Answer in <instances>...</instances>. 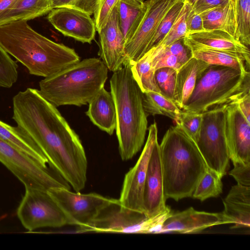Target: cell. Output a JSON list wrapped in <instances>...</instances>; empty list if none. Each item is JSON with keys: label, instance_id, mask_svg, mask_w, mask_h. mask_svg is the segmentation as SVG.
Segmentation results:
<instances>
[{"label": "cell", "instance_id": "cell-1", "mask_svg": "<svg viewBox=\"0 0 250 250\" xmlns=\"http://www.w3.org/2000/svg\"><path fill=\"white\" fill-rule=\"evenodd\" d=\"M12 103V119L40 148L51 169L75 191L83 189L87 171L84 149L57 107L33 88L19 91Z\"/></svg>", "mask_w": 250, "mask_h": 250}, {"label": "cell", "instance_id": "cell-2", "mask_svg": "<svg viewBox=\"0 0 250 250\" xmlns=\"http://www.w3.org/2000/svg\"><path fill=\"white\" fill-rule=\"evenodd\" d=\"M0 44L37 76L49 77L80 61L74 49L38 33L26 21L0 25Z\"/></svg>", "mask_w": 250, "mask_h": 250}, {"label": "cell", "instance_id": "cell-3", "mask_svg": "<svg viewBox=\"0 0 250 250\" xmlns=\"http://www.w3.org/2000/svg\"><path fill=\"white\" fill-rule=\"evenodd\" d=\"M159 147L166 199L191 197L207 168L196 143L176 125L166 131Z\"/></svg>", "mask_w": 250, "mask_h": 250}, {"label": "cell", "instance_id": "cell-4", "mask_svg": "<svg viewBox=\"0 0 250 250\" xmlns=\"http://www.w3.org/2000/svg\"><path fill=\"white\" fill-rule=\"evenodd\" d=\"M130 62L113 72L110 80L117 115L116 134L123 161H127L141 149L147 129V114L142 91L133 77Z\"/></svg>", "mask_w": 250, "mask_h": 250}, {"label": "cell", "instance_id": "cell-5", "mask_svg": "<svg viewBox=\"0 0 250 250\" xmlns=\"http://www.w3.org/2000/svg\"><path fill=\"white\" fill-rule=\"evenodd\" d=\"M108 68L101 59L80 61L39 83L41 95L58 107L85 105L104 87Z\"/></svg>", "mask_w": 250, "mask_h": 250}, {"label": "cell", "instance_id": "cell-6", "mask_svg": "<svg viewBox=\"0 0 250 250\" xmlns=\"http://www.w3.org/2000/svg\"><path fill=\"white\" fill-rule=\"evenodd\" d=\"M250 71L210 65L198 80L182 110L202 113L250 92Z\"/></svg>", "mask_w": 250, "mask_h": 250}, {"label": "cell", "instance_id": "cell-7", "mask_svg": "<svg viewBox=\"0 0 250 250\" xmlns=\"http://www.w3.org/2000/svg\"><path fill=\"white\" fill-rule=\"evenodd\" d=\"M227 104L202 112V123L198 141L199 150L207 167L221 178L227 173L230 160L226 136Z\"/></svg>", "mask_w": 250, "mask_h": 250}, {"label": "cell", "instance_id": "cell-8", "mask_svg": "<svg viewBox=\"0 0 250 250\" xmlns=\"http://www.w3.org/2000/svg\"><path fill=\"white\" fill-rule=\"evenodd\" d=\"M0 162L15 176L25 188L47 191L52 188L70 189V185L47 167H44L0 138Z\"/></svg>", "mask_w": 250, "mask_h": 250}, {"label": "cell", "instance_id": "cell-9", "mask_svg": "<svg viewBox=\"0 0 250 250\" xmlns=\"http://www.w3.org/2000/svg\"><path fill=\"white\" fill-rule=\"evenodd\" d=\"M64 188H52L47 192L64 214L67 225L77 229L90 224L106 207L117 199L97 193L83 194Z\"/></svg>", "mask_w": 250, "mask_h": 250}, {"label": "cell", "instance_id": "cell-10", "mask_svg": "<svg viewBox=\"0 0 250 250\" xmlns=\"http://www.w3.org/2000/svg\"><path fill=\"white\" fill-rule=\"evenodd\" d=\"M17 214L22 225L29 231L67 225L64 214L46 191L25 188Z\"/></svg>", "mask_w": 250, "mask_h": 250}, {"label": "cell", "instance_id": "cell-11", "mask_svg": "<svg viewBox=\"0 0 250 250\" xmlns=\"http://www.w3.org/2000/svg\"><path fill=\"white\" fill-rule=\"evenodd\" d=\"M147 138L135 165L125 175L119 201L121 206L144 213L143 195L149 159L155 142L158 140V128L154 122L148 128Z\"/></svg>", "mask_w": 250, "mask_h": 250}, {"label": "cell", "instance_id": "cell-12", "mask_svg": "<svg viewBox=\"0 0 250 250\" xmlns=\"http://www.w3.org/2000/svg\"><path fill=\"white\" fill-rule=\"evenodd\" d=\"M178 0H147L145 14L125 45L127 62L132 64L148 51L150 43L165 14Z\"/></svg>", "mask_w": 250, "mask_h": 250}, {"label": "cell", "instance_id": "cell-13", "mask_svg": "<svg viewBox=\"0 0 250 250\" xmlns=\"http://www.w3.org/2000/svg\"><path fill=\"white\" fill-rule=\"evenodd\" d=\"M146 218L143 213L121 206L117 199L101 211L90 224L77 229V232L141 233L142 222Z\"/></svg>", "mask_w": 250, "mask_h": 250}, {"label": "cell", "instance_id": "cell-14", "mask_svg": "<svg viewBox=\"0 0 250 250\" xmlns=\"http://www.w3.org/2000/svg\"><path fill=\"white\" fill-rule=\"evenodd\" d=\"M226 136L233 163L250 164V124L232 102L226 109Z\"/></svg>", "mask_w": 250, "mask_h": 250}, {"label": "cell", "instance_id": "cell-15", "mask_svg": "<svg viewBox=\"0 0 250 250\" xmlns=\"http://www.w3.org/2000/svg\"><path fill=\"white\" fill-rule=\"evenodd\" d=\"M47 20L54 27L64 36L82 43H91L96 30L94 21L89 14L67 7L52 9Z\"/></svg>", "mask_w": 250, "mask_h": 250}, {"label": "cell", "instance_id": "cell-16", "mask_svg": "<svg viewBox=\"0 0 250 250\" xmlns=\"http://www.w3.org/2000/svg\"><path fill=\"white\" fill-rule=\"evenodd\" d=\"M99 55L110 71L121 69L127 62L125 51V40L120 24L118 3L114 7L106 24L98 32Z\"/></svg>", "mask_w": 250, "mask_h": 250}, {"label": "cell", "instance_id": "cell-17", "mask_svg": "<svg viewBox=\"0 0 250 250\" xmlns=\"http://www.w3.org/2000/svg\"><path fill=\"white\" fill-rule=\"evenodd\" d=\"M166 200L159 144L157 140L149 159L144 186L143 205L146 217H152L163 211L166 207Z\"/></svg>", "mask_w": 250, "mask_h": 250}, {"label": "cell", "instance_id": "cell-18", "mask_svg": "<svg viewBox=\"0 0 250 250\" xmlns=\"http://www.w3.org/2000/svg\"><path fill=\"white\" fill-rule=\"evenodd\" d=\"M221 224H225L221 212L198 211L190 207L182 211L173 213L165 222L160 233L167 232L197 233Z\"/></svg>", "mask_w": 250, "mask_h": 250}, {"label": "cell", "instance_id": "cell-19", "mask_svg": "<svg viewBox=\"0 0 250 250\" xmlns=\"http://www.w3.org/2000/svg\"><path fill=\"white\" fill-rule=\"evenodd\" d=\"M184 40L185 44L189 48H204L240 54L244 58L249 69V48L224 30H205L189 33Z\"/></svg>", "mask_w": 250, "mask_h": 250}, {"label": "cell", "instance_id": "cell-20", "mask_svg": "<svg viewBox=\"0 0 250 250\" xmlns=\"http://www.w3.org/2000/svg\"><path fill=\"white\" fill-rule=\"evenodd\" d=\"M223 202L224 209L221 213L225 224H234L232 229L250 228V187L232 186Z\"/></svg>", "mask_w": 250, "mask_h": 250}, {"label": "cell", "instance_id": "cell-21", "mask_svg": "<svg viewBox=\"0 0 250 250\" xmlns=\"http://www.w3.org/2000/svg\"><path fill=\"white\" fill-rule=\"evenodd\" d=\"M223 30L249 48L250 0H228Z\"/></svg>", "mask_w": 250, "mask_h": 250}, {"label": "cell", "instance_id": "cell-22", "mask_svg": "<svg viewBox=\"0 0 250 250\" xmlns=\"http://www.w3.org/2000/svg\"><path fill=\"white\" fill-rule=\"evenodd\" d=\"M209 66L192 57L177 70L173 102L180 109L193 92L198 80Z\"/></svg>", "mask_w": 250, "mask_h": 250}, {"label": "cell", "instance_id": "cell-23", "mask_svg": "<svg viewBox=\"0 0 250 250\" xmlns=\"http://www.w3.org/2000/svg\"><path fill=\"white\" fill-rule=\"evenodd\" d=\"M85 112L90 121L102 130L113 134L116 128L117 115L113 98L103 88L88 103Z\"/></svg>", "mask_w": 250, "mask_h": 250}, {"label": "cell", "instance_id": "cell-24", "mask_svg": "<svg viewBox=\"0 0 250 250\" xmlns=\"http://www.w3.org/2000/svg\"><path fill=\"white\" fill-rule=\"evenodd\" d=\"M0 138L31 157L44 167L48 160L33 140L18 126H13L0 120Z\"/></svg>", "mask_w": 250, "mask_h": 250}, {"label": "cell", "instance_id": "cell-25", "mask_svg": "<svg viewBox=\"0 0 250 250\" xmlns=\"http://www.w3.org/2000/svg\"><path fill=\"white\" fill-rule=\"evenodd\" d=\"M52 0H17L0 16V26L18 21H29L48 13Z\"/></svg>", "mask_w": 250, "mask_h": 250}, {"label": "cell", "instance_id": "cell-26", "mask_svg": "<svg viewBox=\"0 0 250 250\" xmlns=\"http://www.w3.org/2000/svg\"><path fill=\"white\" fill-rule=\"evenodd\" d=\"M146 8L144 0H119V19L125 43L136 31L145 14Z\"/></svg>", "mask_w": 250, "mask_h": 250}, {"label": "cell", "instance_id": "cell-27", "mask_svg": "<svg viewBox=\"0 0 250 250\" xmlns=\"http://www.w3.org/2000/svg\"><path fill=\"white\" fill-rule=\"evenodd\" d=\"M190 49L193 57L209 65L232 67L243 72L249 70L244 58L240 54L204 48Z\"/></svg>", "mask_w": 250, "mask_h": 250}, {"label": "cell", "instance_id": "cell-28", "mask_svg": "<svg viewBox=\"0 0 250 250\" xmlns=\"http://www.w3.org/2000/svg\"><path fill=\"white\" fill-rule=\"evenodd\" d=\"M143 105L147 114L162 115L175 121L182 110L171 100L154 91L142 92Z\"/></svg>", "mask_w": 250, "mask_h": 250}, {"label": "cell", "instance_id": "cell-29", "mask_svg": "<svg viewBox=\"0 0 250 250\" xmlns=\"http://www.w3.org/2000/svg\"><path fill=\"white\" fill-rule=\"evenodd\" d=\"M131 69L142 92L154 91L161 94L156 82L155 70L152 65L150 50L131 64Z\"/></svg>", "mask_w": 250, "mask_h": 250}, {"label": "cell", "instance_id": "cell-30", "mask_svg": "<svg viewBox=\"0 0 250 250\" xmlns=\"http://www.w3.org/2000/svg\"><path fill=\"white\" fill-rule=\"evenodd\" d=\"M221 178L216 172L207 167L193 192V198L204 201L211 197H217L222 192Z\"/></svg>", "mask_w": 250, "mask_h": 250}, {"label": "cell", "instance_id": "cell-31", "mask_svg": "<svg viewBox=\"0 0 250 250\" xmlns=\"http://www.w3.org/2000/svg\"><path fill=\"white\" fill-rule=\"evenodd\" d=\"M185 0H178L170 8L161 21L148 47V51L158 45L170 30L178 17Z\"/></svg>", "mask_w": 250, "mask_h": 250}, {"label": "cell", "instance_id": "cell-32", "mask_svg": "<svg viewBox=\"0 0 250 250\" xmlns=\"http://www.w3.org/2000/svg\"><path fill=\"white\" fill-rule=\"evenodd\" d=\"M18 78V65L0 44V87H11Z\"/></svg>", "mask_w": 250, "mask_h": 250}, {"label": "cell", "instance_id": "cell-33", "mask_svg": "<svg viewBox=\"0 0 250 250\" xmlns=\"http://www.w3.org/2000/svg\"><path fill=\"white\" fill-rule=\"evenodd\" d=\"M192 6L185 0L184 5L170 30L156 47L165 48L174 42L184 38L188 34L186 18Z\"/></svg>", "mask_w": 250, "mask_h": 250}, {"label": "cell", "instance_id": "cell-34", "mask_svg": "<svg viewBox=\"0 0 250 250\" xmlns=\"http://www.w3.org/2000/svg\"><path fill=\"white\" fill-rule=\"evenodd\" d=\"M196 143L202 123V113L182 111L175 121Z\"/></svg>", "mask_w": 250, "mask_h": 250}, {"label": "cell", "instance_id": "cell-35", "mask_svg": "<svg viewBox=\"0 0 250 250\" xmlns=\"http://www.w3.org/2000/svg\"><path fill=\"white\" fill-rule=\"evenodd\" d=\"M177 70L170 67L156 69L155 78L162 95L173 101Z\"/></svg>", "mask_w": 250, "mask_h": 250}, {"label": "cell", "instance_id": "cell-36", "mask_svg": "<svg viewBox=\"0 0 250 250\" xmlns=\"http://www.w3.org/2000/svg\"><path fill=\"white\" fill-rule=\"evenodd\" d=\"M150 51L152 63L155 70L163 67H170L177 70L185 64L176 56L167 51L165 48L155 47Z\"/></svg>", "mask_w": 250, "mask_h": 250}, {"label": "cell", "instance_id": "cell-37", "mask_svg": "<svg viewBox=\"0 0 250 250\" xmlns=\"http://www.w3.org/2000/svg\"><path fill=\"white\" fill-rule=\"evenodd\" d=\"M228 2L227 4L208 9L201 13L205 30H222Z\"/></svg>", "mask_w": 250, "mask_h": 250}, {"label": "cell", "instance_id": "cell-38", "mask_svg": "<svg viewBox=\"0 0 250 250\" xmlns=\"http://www.w3.org/2000/svg\"><path fill=\"white\" fill-rule=\"evenodd\" d=\"M173 213L170 208L166 206L158 214L146 217L142 223L141 233H160L165 222Z\"/></svg>", "mask_w": 250, "mask_h": 250}, {"label": "cell", "instance_id": "cell-39", "mask_svg": "<svg viewBox=\"0 0 250 250\" xmlns=\"http://www.w3.org/2000/svg\"><path fill=\"white\" fill-rule=\"evenodd\" d=\"M100 0H52V9L61 7L75 8L89 15L95 12Z\"/></svg>", "mask_w": 250, "mask_h": 250}, {"label": "cell", "instance_id": "cell-40", "mask_svg": "<svg viewBox=\"0 0 250 250\" xmlns=\"http://www.w3.org/2000/svg\"><path fill=\"white\" fill-rule=\"evenodd\" d=\"M118 1L119 0H100L98 7L93 14L94 21L98 32L106 24Z\"/></svg>", "mask_w": 250, "mask_h": 250}, {"label": "cell", "instance_id": "cell-41", "mask_svg": "<svg viewBox=\"0 0 250 250\" xmlns=\"http://www.w3.org/2000/svg\"><path fill=\"white\" fill-rule=\"evenodd\" d=\"M184 39L178 40L165 48L185 63L192 57V55L190 49L185 44Z\"/></svg>", "mask_w": 250, "mask_h": 250}, {"label": "cell", "instance_id": "cell-42", "mask_svg": "<svg viewBox=\"0 0 250 250\" xmlns=\"http://www.w3.org/2000/svg\"><path fill=\"white\" fill-rule=\"evenodd\" d=\"M233 165V168L229 174L234 178L237 184L250 187V164L235 163Z\"/></svg>", "mask_w": 250, "mask_h": 250}, {"label": "cell", "instance_id": "cell-43", "mask_svg": "<svg viewBox=\"0 0 250 250\" xmlns=\"http://www.w3.org/2000/svg\"><path fill=\"white\" fill-rule=\"evenodd\" d=\"M186 24L188 34L205 30L200 14L195 13L192 7L187 14Z\"/></svg>", "mask_w": 250, "mask_h": 250}, {"label": "cell", "instance_id": "cell-44", "mask_svg": "<svg viewBox=\"0 0 250 250\" xmlns=\"http://www.w3.org/2000/svg\"><path fill=\"white\" fill-rule=\"evenodd\" d=\"M227 3L228 0H198L192 6V8L197 14H201L208 9Z\"/></svg>", "mask_w": 250, "mask_h": 250}, {"label": "cell", "instance_id": "cell-45", "mask_svg": "<svg viewBox=\"0 0 250 250\" xmlns=\"http://www.w3.org/2000/svg\"><path fill=\"white\" fill-rule=\"evenodd\" d=\"M240 112L250 124V92L238 98L234 101Z\"/></svg>", "mask_w": 250, "mask_h": 250}, {"label": "cell", "instance_id": "cell-46", "mask_svg": "<svg viewBox=\"0 0 250 250\" xmlns=\"http://www.w3.org/2000/svg\"><path fill=\"white\" fill-rule=\"evenodd\" d=\"M17 0H0V16L8 11Z\"/></svg>", "mask_w": 250, "mask_h": 250}, {"label": "cell", "instance_id": "cell-47", "mask_svg": "<svg viewBox=\"0 0 250 250\" xmlns=\"http://www.w3.org/2000/svg\"><path fill=\"white\" fill-rule=\"evenodd\" d=\"M188 3H189L192 6L198 0H185Z\"/></svg>", "mask_w": 250, "mask_h": 250}]
</instances>
